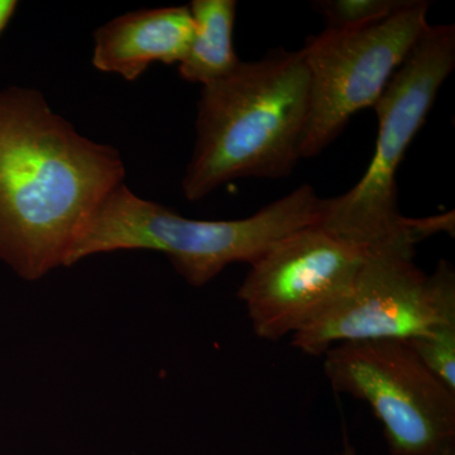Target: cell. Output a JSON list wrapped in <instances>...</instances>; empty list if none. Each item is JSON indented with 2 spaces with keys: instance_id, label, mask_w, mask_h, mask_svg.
Listing matches in <instances>:
<instances>
[{
  "instance_id": "6da1fadb",
  "label": "cell",
  "mask_w": 455,
  "mask_h": 455,
  "mask_svg": "<svg viewBox=\"0 0 455 455\" xmlns=\"http://www.w3.org/2000/svg\"><path fill=\"white\" fill-rule=\"evenodd\" d=\"M124 176L119 152L77 133L38 90H0V260L18 276L66 267Z\"/></svg>"
},
{
  "instance_id": "7a4b0ae2",
  "label": "cell",
  "mask_w": 455,
  "mask_h": 455,
  "mask_svg": "<svg viewBox=\"0 0 455 455\" xmlns=\"http://www.w3.org/2000/svg\"><path fill=\"white\" fill-rule=\"evenodd\" d=\"M307 113L301 51H272L203 86L185 197L197 202L232 180L287 178L301 158Z\"/></svg>"
},
{
  "instance_id": "3957f363",
  "label": "cell",
  "mask_w": 455,
  "mask_h": 455,
  "mask_svg": "<svg viewBox=\"0 0 455 455\" xmlns=\"http://www.w3.org/2000/svg\"><path fill=\"white\" fill-rule=\"evenodd\" d=\"M324 200L310 185L293 190L250 218L196 220L142 199L123 182L99 206L66 267L98 253L147 250L164 253L176 272L200 287L227 266L252 263L284 236L319 226Z\"/></svg>"
},
{
  "instance_id": "277c9868",
  "label": "cell",
  "mask_w": 455,
  "mask_h": 455,
  "mask_svg": "<svg viewBox=\"0 0 455 455\" xmlns=\"http://www.w3.org/2000/svg\"><path fill=\"white\" fill-rule=\"evenodd\" d=\"M455 66L454 25L427 26L374 104L379 136L361 181L325 199L319 227L364 256L415 253L412 220L398 209L396 175Z\"/></svg>"
},
{
  "instance_id": "5b68a950",
  "label": "cell",
  "mask_w": 455,
  "mask_h": 455,
  "mask_svg": "<svg viewBox=\"0 0 455 455\" xmlns=\"http://www.w3.org/2000/svg\"><path fill=\"white\" fill-rule=\"evenodd\" d=\"M429 2L406 0L379 22L326 28L307 38L301 53L309 74V113L301 158L319 155L355 113L374 107L429 26Z\"/></svg>"
},
{
  "instance_id": "8992f818",
  "label": "cell",
  "mask_w": 455,
  "mask_h": 455,
  "mask_svg": "<svg viewBox=\"0 0 455 455\" xmlns=\"http://www.w3.org/2000/svg\"><path fill=\"white\" fill-rule=\"evenodd\" d=\"M324 355L331 387L372 409L392 455H438L455 442V392L406 340L348 341Z\"/></svg>"
},
{
  "instance_id": "52a82bcc",
  "label": "cell",
  "mask_w": 455,
  "mask_h": 455,
  "mask_svg": "<svg viewBox=\"0 0 455 455\" xmlns=\"http://www.w3.org/2000/svg\"><path fill=\"white\" fill-rule=\"evenodd\" d=\"M415 253L367 256L346 295L298 333L292 346L324 355L348 341L410 340L455 323V272L442 259L431 276L414 263Z\"/></svg>"
},
{
  "instance_id": "ba28073f",
  "label": "cell",
  "mask_w": 455,
  "mask_h": 455,
  "mask_svg": "<svg viewBox=\"0 0 455 455\" xmlns=\"http://www.w3.org/2000/svg\"><path fill=\"white\" fill-rule=\"evenodd\" d=\"M364 260L319 226L284 236L251 263L238 290L254 333L272 341L298 333L349 291Z\"/></svg>"
},
{
  "instance_id": "9c48e42d",
  "label": "cell",
  "mask_w": 455,
  "mask_h": 455,
  "mask_svg": "<svg viewBox=\"0 0 455 455\" xmlns=\"http://www.w3.org/2000/svg\"><path fill=\"white\" fill-rule=\"evenodd\" d=\"M193 37L188 5L132 12L95 31L92 65L136 82L154 62L180 64Z\"/></svg>"
},
{
  "instance_id": "30bf717a",
  "label": "cell",
  "mask_w": 455,
  "mask_h": 455,
  "mask_svg": "<svg viewBox=\"0 0 455 455\" xmlns=\"http://www.w3.org/2000/svg\"><path fill=\"white\" fill-rule=\"evenodd\" d=\"M194 37L179 74L188 83L202 86L235 73L241 65L233 49L236 2L235 0H194L190 5Z\"/></svg>"
},
{
  "instance_id": "8fae6325",
  "label": "cell",
  "mask_w": 455,
  "mask_h": 455,
  "mask_svg": "<svg viewBox=\"0 0 455 455\" xmlns=\"http://www.w3.org/2000/svg\"><path fill=\"white\" fill-rule=\"evenodd\" d=\"M406 0H326L317 7L326 20L328 29H352L390 17Z\"/></svg>"
},
{
  "instance_id": "7c38bea8",
  "label": "cell",
  "mask_w": 455,
  "mask_h": 455,
  "mask_svg": "<svg viewBox=\"0 0 455 455\" xmlns=\"http://www.w3.org/2000/svg\"><path fill=\"white\" fill-rule=\"evenodd\" d=\"M406 341L425 366L455 392V323L436 326L429 334Z\"/></svg>"
},
{
  "instance_id": "4fadbf2b",
  "label": "cell",
  "mask_w": 455,
  "mask_h": 455,
  "mask_svg": "<svg viewBox=\"0 0 455 455\" xmlns=\"http://www.w3.org/2000/svg\"><path fill=\"white\" fill-rule=\"evenodd\" d=\"M18 8L16 0H0V33L4 31L9 20L13 18Z\"/></svg>"
},
{
  "instance_id": "5bb4252c",
  "label": "cell",
  "mask_w": 455,
  "mask_h": 455,
  "mask_svg": "<svg viewBox=\"0 0 455 455\" xmlns=\"http://www.w3.org/2000/svg\"><path fill=\"white\" fill-rule=\"evenodd\" d=\"M438 455H455V442L448 444Z\"/></svg>"
},
{
  "instance_id": "9a60e30c",
  "label": "cell",
  "mask_w": 455,
  "mask_h": 455,
  "mask_svg": "<svg viewBox=\"0 0 455 455\" xmlns=\"http://www.w3.org/2000/svg\"><path fill=\"white\" fill-rule=\"evenodd\" d=\"M337 455H355V451L350 447V445L347 444L346 447H344L343 451Z\"/></svg>"
}]
</instances>
